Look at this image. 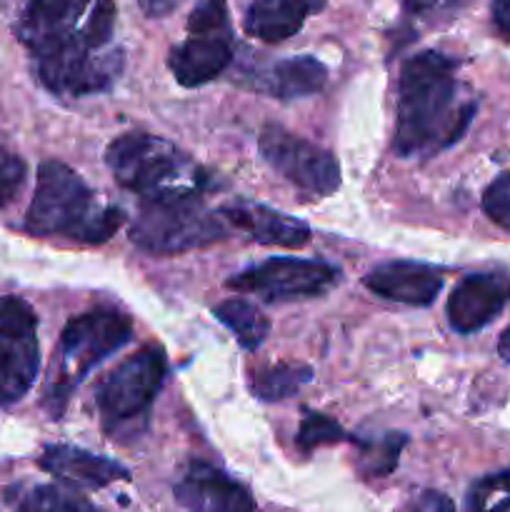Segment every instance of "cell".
Returning a JSON list of instances; mask_svg holds the SVG:
<instances>
[{
    "label": "cell",
    "mask_w": 510,
    "mask_h": 512,
    "mask_svg": "<svg viewBox=\"0 0 510 512\" xmlns=\"http://www.w3.org/2000/svg\"><path fill=\"white\" fill-rule=\"evenodd\" d=\"M3 3H5V0H0V8H3Z\"/></svg>",
    "instance_id": "cell-32"
},
{
    "label": "cell",
    "mask_w": 510,
    "mask_h": 512,
    "mask_svg": "<svg viewBox=\"0 0 510 512\" xmlns=\"http://www.w3.org/2000/svg\"><path fill=\"white\" fill-rule=\"evenodd\" d=\"M328 0H255L245 13V30L263 43H280L298 33Z\"/></svg>",
    "instance_id": "cell-17"
},
{
    "label": "cell",
    "mask_w": 510,
    "mask_h": 512,
    "mask_svg": "<svg viewBox=\"0 0 510 512\" xmlns=\"http://www.w3.org/2000/svg\"><path fill=\"white\" fill-rule=\"evenodd\" d=\"M483 210L498 228L510 233V170L500 173L498 178L485 188Z\"/></svg>",
    "instance_id": "cell-26"
},
{
    "label": "cell",
    "mask_w": 510,
    "mask_h": 512,
    "mask_svg": "<svg viewBox=\"0 0 510 512\" xmlns=\"http://www.w3.org/2000/svg\"><path fill=\"white\" fill-rule=\"evenodd\" d=\"M468 512H510V473L478 480L468 493Z\"/></svg>",
    "instance_id": "cell-23"
},
{
    "label": "cell",
    "mask_w": 510,
    "mask_h": 512,
    "mask_svg": "<svg viewBox=\"0 0 510 512\" xmlns=\"http://www.w3.org/2000/svg\"><path fill=\"white\" fill-rule=\"evenodd\" d=\"M40 468L75 488L100 490L115 480H128L130 473L110 458L88 453L73 445H48L40 455Z\"/></svg>",
    "instance_id": "cell-16"
},
{
    "label": "cell",
    "mask_w": 510,
    "mask_h": 512,
    "mask_svg": "<svg viewBox=\"0 0 510 512\" xmlns=\"http://www.w3.org/2000/svg\"><path fill=\"white\" fill-rule=\"evenodd\" d=\"M510 303V275L473 273L460 280L448 298V320L453 330L470 335L493 323Z\"/></svg>",
    "instance_id": "cell-13"
},
{
    "label": "cell",
    "mask_w": 510,
    "mask_h": 512,
    "mask_svg": "<svg viewBox=\"0 0 510 512\" xmlns=\"http://www.w3.org/2000/svg\"><path fill=\"white\" fill-rule=\"evenodd\" d=\"M338 275L340 270L323 260L270 258L240 270L228 280V288L235 293L258 295L268 303H283L328 293L338 283Z\"/></svg>",
    "instance_id": "cell-10"
},
{
    "label": "cell",
    "mask_w": 510,
    "mask_h": 512,
    "mask_svg": "<svg viewBox=\"0 0 510 512\" xmlns=\"http://www.w3.org/2000/svg\"><path fill=\"white\" fill-rule=\"evenodd\" d=\"M473 0H403L405 15L425 25H438L463 13Z\"/></svg>",
    "instance_id": "cell-25"
},
{
    "label": "cell",
    "mask_w": 510,
    "mask_h": 512,
    "mask_svg": "<svg viewBox=\"0 0 510 512\" xmlns=\"http://www.w3.org/2000/svg\"><path fill=\"white\" fill-rule=\"evenodd\" d=\"M165 375H168V360L163 348L145 345L98 385L95 405L108 438L125 443L143 433Z\"/></svg>",
    "instance_id": "cell-6"
},
{
    "label": "cell",
    "mask_w": 510,
    "mask_h": 512,
    "mask_svg": "<svg viewBox=\"0 0 510 512\" xmlns=\"http://www.w3.org/2000/svg\"><path fill=\"white\" fill-rule=\"evenodd\" d=\"M403 512H455V505L448 495L438 493V490H423L410 500Z\"/></svg>",
    "instance_id": "cell-28"
},
{
    "label": "cell",
    "mask_w": 510,
    "mask_h": 512,
    "mask_svg": "<svg viewBox=\"0 0 510 512\" xmlns=\"http://www.w3.org/2000/svg\"><path fill=\"white\" fill-rule=\"evenodd\" d=\"M123 225V210L105 205L83 178L58 160H45L38 170L35 195L25 215L33 235H58L85 245H100Z\"/></svg>",
    "instance_id": "cell-3"
},
{
    "label": "cell",
    "mask_w": 510,
    "mask_h": 512,
    "mask_svg": "<svg viewBox=\"0 0 510 512\" xmlns=\"http://www.w3.org/2000/svg\"><path fill=\"white\" fill-rule=\"evenodd\" d=\"M133 338V323L113 308H95L78 315L65 325L55 353L50 380L45 385L43 405L53 418L68 405L73 390L98 368L108 355L120 350Z\"/></svg>",
    "instance_id": "cell-4"
},
{
    "label": "cell",
    "mask_w": 510,
    "mask_h": 512,
    "mask_svg": "<svg viewBox=\"0 0 510 512\" xmlns=\"http://www.w3.org/2000/svg\"><path fill=\"white\" fill-rule=\"evenodd\" d=\"M493 23L498 33L510 40V0H493Z\"/></svg>",
    "instance_id": "cell-29"
},
{
    "label": "cell",
    "mask_w": 510,
    "mask_h": 512,
    "mask_svg": "<svg viewBox=\"0 0 510 512\" xmlns=\"http://www.w3.org/2000/svg\"><path fill=\"white\" fill-rule=\"evenodd\" d=\"M478 100L460 80L458 60L423 50L405 60L398 78L393 148L400 158H433L453 148L473 123Z\"/></svg>",
    "instance_id": "cell-2"
},
{
    "label": "cell",
    "mask_w": 510,
    "mask_h": 512,
    "mask_svg": "<svg viewBox=\"0 0 510 512\" xmlns=\"http://www.w3.org/2000/svg\"><path fill=\"white\" fill-rule=\"evenodd\" d=\"M328 80V68L313 55L285 58L270 68L253 73V88L273 95V98H305L323 90Z\"/></svg>",
    "instance_id": "cell-18"
},
{
    "label": "cell",
    "mask_w": 510,
    "mask_h": 512,
    "mask_svg": "<svg viewBox=\"0 0 510 512\" xmlns=\"http://www.w3.org/2000/svg\"><path fill=\"white\" fill-rule=\"evenodd\" d=\"M40 370L38 315L15 295L0 298V408L30 393Z\"/></svg>",
    "instance_id": "cell-9"
},
{
    "label": "cell",
    "mask_w": 510,
    "mask_h": 512,
    "mask_svg": "<svg viewBox=\"0 0 510 512\" xmlns=\"http://www.w3.org/2000/svg\"><path fill=\"white\" fill-rule=\"evenodd\" d=\"M345 438H348V435H345V430L340 428L333 418H328V415L323 413H308L303 418V423H300L295 443H298L300 450L308 453V450L320 448V445L340 443V440Z\"/></svg>",
    "instance_id": "cell-24"
},
{
    "label": "cell",
    "mask_w": 510,
    "mask_h": 512,
    "mask_svg": "<svg viewBox=\"0 0 510 512\" xmlns=\"http://www.w3.org/2000/svg\"><path fill=\"white\" fill-rule=\"evenodd\" d=\"M25 185V163L0 145V208L13 203Z\"/></svg>",
    "instance_id": "cell-27"
},
{
    "label": "cell",
    "mask_w": 510,
    "mask_h": 512,
    "mask_svg": "<svg viewBox=\"0 0 510 512\" xmlns=\"http://www.w3.org/2000/svg\"><path fill=\"white\" fill-rule=\"evenodd\" d=\"M363 285L373 295L403 305H430L443 290V275L435 268L410 260L375 265L363 278Z\"/></svg>",
    "instance_id": "cell-14"
},
{
    "label": "cell",
    "mask_w": 510,
    "mask_h": 512,
    "mask_svg": "<svg viewBox=\"0 0 510 512\" xmlns=\"http://www.w3.org/2000/svg\"><path fill=\"white\" fill-rule=\"evenodd\" d=\"M18 512H100L90 500L60 485H38L20 500Z\"/></svg>",
    "instance_id": "cell-21"
},
{
    "label": "cell",
    "mask_w": 510,
    "mask_h": 512,
    "mask_svg": "<svg viewBox=\"0 0 510 512\" xmlns=\"http://www.w3.org/2000/svg\"><path fill=\"white\" fill-rule=\"evenodd\" d=\"M408 443V438L400 433H388L383 438L373 440H360V453H363V470L368 475H375V478H383L390 470L398 465L400 450Z\"/></svg>",
    "instance_id": "cell-22"
},
{
    "label": "cell",
    "mask_w": 510,
    "mask_h": 512,
    "mask_svg": "<svg viewBox=\"0 0 510 512\" xmlns=\"http://www.w3.org/2000/svg\"><path fill=\"white\" fill-rule=\"evenodd\" d=\"M233 63V30L225 0H198L188 18V38L170 50L168 65L183 88L210 83Z\"/></svg>",
    "instance_id": "cell-8"
},
{
    "label": "cell",
    "mask_w": 510,
    "mask_h": 512,
    "mask_svg": "<svg viewBox=\"0 0 510 512\" xmlns=\"http://www.w3.org/2000/svg\"><path fill=\"white\" fill-rule=\"evenodd\" d=\"M138 3L145 15H150V18H163L170 10L178 8L180 0H138Z\"/></svg>",
    "instance_id": "cell-30"
},
{
    "label": "cell",
    "mask_w": 510,
    "mask_h": 512,
    "mask_svg": "<svg viewBox=\"0 0 510 512\" xmlns=\"http://www.w3.org/2000/svg\"><path fill=\"white\" fill-rule=\"evenodd\" d=\"M215 318L238 338V343L245 350L260 348L263 340L268 338L270 320L253 303H248L243 298H230L225 303H220L215 308Z\"/></svg>",
    "instance_id": "cell-19"
},
{
    "label": "cell",
    "mask_w": 510,
    "mask_h": 512,
    "mask_svg": "<svg viewBox=\"0 0 510 512\" xmlns=\"http://www.w3.org/2000/svg\"><path fill=\"white\" fill-rule=\"evenodd\" d=\"M313 370L305 365H273V368L258 370L250 380V390L258 400L275 403L298 393L305 383H310Z\"/></svg>",
    "instance_id": "cell-20"
},
{
    "label": "cell",
    "mask_w": 510,
    "mask_h": 512,
    "mask_svg": "<svg viewBox=\"0 0 510 512\" xmlns=\"http://www.w3.org/2000/svg\"><path fill=\"white\" fill-rule=\"evenodd\" d=\"M223 238V220L205 208L198 190L143 200L138 218L130 225V240L155 255L188 253Z\"/></svg>",
    "instance_id": "cell-7"
},
{
    "label": "cell",
    "mask_w": 510,
    "mask_h": 512,
    "mask_svg": "<svg viewBox=\"0 0 510 512\" xmlns=\"http://www.w3.org/2000/svg\"><path fill=\"white\" fill-rule=\"evenodd\" d=\"M105 165L113 178L143 200L173 193H193L203 185L188 155L173 143L148 133H125L105 150Z\"/></svg>",
    "instance_id": "cell-5"
},
{
    "label": "cell",
    "mask_w": 510,
    "mask_h": 512,
    "mask_svg": "<svg viewBox=\"0 0 510 512\" xmlns=\"http://www.w3.org/2000/svg\"><path fill=\"white\" fill-rule=\"evenodd\" d=\"M113 28V0H28L15 33L50 93L85 98L105 93L123 70Z\"/></svg>",
    "instance_id": "cell-1"
},
{
    "label": "cell",
    "mask_w": 510,
    "mask_h": 512,
    "mask_svg": "<svg viewBox=\"0 0 510 512\" xmlns=\"http://www.w3.org/2000/svg\"><path fill=\"white\" fill-rule=\"evenodd\" d=\"M258 150L275 173L305 193L325 198L340 188V165L335 155L280 125H265Z\"/></svg>",
    "instance_id": "cell-11"
},
{
    "label": "cell",
    "mask_w": 510,
    "mask_h": 512,
    "mask_svg": "<svg viewBox=\"0 0 510 512\" xmlns=\"http://www.w3.org/2000/svg\"><path fill=\"white\" fill-rule=\"evenodd\" d=\"M223 218L248 233L255 243L298 250L310 243V228L303 220L260 203H233L223 208Z\"/></svg>",
    "instance_id": "cell-15"
},
{
    "label": "cell",
    "mask_w": 510,
    "mask_h": 512,
    "mask_svg": "<svg viewBox=\"0 0 510 512\" xmlns=\"http://www.w3.org/2000/svg\"><path fill=\"white\" fill-rule=\"evenodd\" d=\"M498 348H500V355H503L505 360H510V328L505 330L503 335H500V343H498Z\"/></svg>",
    "instance_id": "cell-31"
},
{
    "label": "cell",
    "mask_w": 510,
    "mask_h": 512,
    "mask_svg": "<svg viewBox=\"0 0 510 512\" xmlns=\"http://www.w3.org/2000/svg\"><path fill=\"white\" fill-rule=\"evenodd\" d=\"M173 493L185 512H255L253 495L243 483L200 460L185 468Z\"/></svg>",
    "instance_id": "cell-12"
}]
</instances>
